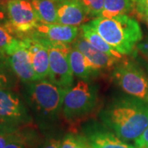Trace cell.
Segmentation results:
<instances>
[{"mask_svg":"<svg viewBox=\"0 0 148 148\" xmlns=\"http://www.w3.org/2000/svg\"><path fill=\"white\" fill-rule=\"evenodd\" d=\"M56 3H64V2H68V1H73V0H54Z\"/></svg>","mask_w":148,"mask_h":148,"instance_id":"obj_32","label":"cell"},{"mask_svg":"<svg viewBox=\"0 0 148 148\" xmlns=\"http://www.w3.org/2000/svg\"><path fill=\"white\" fill-rule=\"evenodd\" d=\"M136 10L138 15H141L145 12H148V0H143L141 3L136 4Z\"/></svg>","mask_w":148,"mask_h":148,"instance_id":"obj_28","label":"cell"},{"mask_svg":"<svg viewBox=\"0 0 148 148\" xmlns=\"http://www.w3.org/2000/svg\"><path fill=\"white\" fill-rule=\"evenodd\" d=\"M112 77L127 95L148 103V76L132 60L119 62L113 68Z\"/></svg>","mask_w":148,"mask_h":148,"instance_id":"obj_6","label":"cell"},{"mask_svg":"<svg viewBox=\"0 0 148 148\" xmlns=\"http://www.w3.org/2000/svg\"><path fill=\"white\" fill-rule=\"evenodd\" d=\"M60 148H91L84 136L75 133L67 134L61 141Z\"/></svg>","mask_w":148,"mask_h":148,"instance_id":"obj_21","label":"cell"},{"mask_svg":"<svg viewBox=\"0 0 148 148\" xmlns=\"http://www.w3.org/2000/svg\"><path fill=\"white\" fill-rule=\"evenodd\" d=\"M69 89L46 79L26 84L25 97L27 104L41 125L47 126L53 123L59 117L63 110L64 96Z\"/></svg>","mask_w":148,"mask_h":148,"instance_id":"obj_3","label":"cell"},{"mask_svg":"<svg viewBox=\"0 0 148 148\" xmlns=\"http://www.w3.org/2000/svg\"><path fill=\"white\" fill-rule=\"evenodd\" d=\"M84 137L91 148H136L102 127H89L86 129Z\"/></svg>","mask_w":148,"mask_h":148,"instance_id":"obj_12","label":"cell"},{"mask_svg":"<svg viewBox=\"0 0 148 148\" xmlns=\"http://www.w3.org/2000/svg\"><path fill=\"white\" fill-rule=\"evenodd\" d=\"M27 44L36 81L46 79L49 73V55L42 39L34 32L21 38Z\"/></svg>","mask_w":148,"mask_h":148,"instance_id":"obj_10","label":"cell"},{"mask_svg":"<svg viewBox=\"0 0 148 148\" xmlns=\"http://www.w3.org/2000/svg\"><path fill=\"white\" fill-rule=\"evenodd\" d=\"M90 19L101 16L105 0H77Z\"/></svg>","mask_w":148,"mask_h":148,"instance_id":"obj_20","label":"cell"},{"mask_svg":"<svg viewBox=\"0 0 148 148\" xmlns=\"http://www.w3.org/2000/svg\"><path fill=\"white\" fill-rule=\"evenodd\" d=\"M138 49L142 52V53L147 56V58H148V41L145 43H142V44H138Z\"/></svg>","mask_w":148,"mask_h":148,"instance_id":"obj_29","label":"cell"},{"mask_svg":"<svg viewBox=\"0 0 148 148\" xmlns=\"http://www.w3.org/2000/svg\"><path fill=\"white\" fill-rule=\"evenodd\" d=\"M7 11L11 28L19 37L31 34L40 23L31 0H12Z\"/></svg>","mask_w":148,"mask_h":148,"instance_id":"obj_8","label":"cell"},{"mask_svg":"<svg viewBox=\"0 0 148 148\" xmlns=\"http://www.w3.org/2000/svg\"><path fill=\"white\" fill-rule=\"evenodd\" d=\"M139 16L145 20V21L147 22V24L148 26V12H143L141 15H139Z\"/></svg>","mask_w":148,"mask_h":148,"instance_id":"obj_30","label":"cell"},{"mask_svg":"<svg viewBox=\"0 0 148 148\" xmlns=\"http://www.w3.org/2000/svg\"><path fill=\"white\" fill-rule=\"evenodd\" d=\"M61 141L62 140L58 139V138H49L38 148H60Z\"/></svg>","mask_w":148,"mask_h":148,"instance_id":"obj_26","label":"cell"},{"mask_svg":"<svg viewBox=\"0 0 148 148\" xmlns=\"http://www.w3.org/2000/svg\"><path fill=\"white\" fill-rule=\"evenodd\" d=\"M10 1H12V0H0V3L4 4V5H7L8 3H9Z\"/></svg>","mask_w":148,"mask_h":148,"instance_id":"obj_31","label":"cell"},{"mask_svg":"<svg viewBox=\"0 0 148 148\" xmlns=\"http://www.w3.org/2000/svg\"><path fill=\"white\" fill-rule=\"evenodd\" d=\"M40 38L47 46L49 50V80L61 87L69 89L73 86L74 80V75L69 62V53L72 46L70 44L53 42L42 37Z\"/></svg>","mask_w":148,"mask_h":148,"instance_id":"obj_7","label":"cell"},{"mask_svg":"<svg viewBox=\"0 0 148 148\" xmlns=\"http://www.w3.org/2000/svg\"><path fill=\"white\" fill-rule=\"evenodd\" d=\"M90 22L106 42L122 55L130 54L143 39L139 23L127 15L100 16Z\"/></svg>","mask_w":148,"mask_h":148,"instance_id":"obj_2","label":"cell"},{"mask_svg":"<svg viewBox=\"0 0 148 148\" xmlns=\"http://www.w3.org/2000/svg\"><path fill=\"white\" fill-rule=\"evenodd\" d=\"M81 32L85 39L96 49L100 50L103 53H107L110 56L115 57V58H120V59L123 58V55L121 53L117 52L114 48L111 47L110 45L102 38L101 35L96 32V30L90 24V22L87 23V24L82 25Z\"/></svg>","mask_w":148,"mask_h":148,"instance_id":"obj_16","label":"cell"},{"mask_svg":"<svg viewBox=\"0 0 148 148\" xmlns=\"http://www.w3.org/2000/svg\"><path fill=\"white\" fill-rule=\"evenodd\" d=\"M133 2H134V3H136V4H138V3H141L143 0H132Z\"/></svg>","mask_w":148,"mask_h":148,"instance_id":"obj_33","label":"cell"},{"mask_svg":"<svg viewBox=\"0 0 148 148\" xmlns=\"http://www.w3.org/2000/svg\"><path fill=\"white\" fill-rule=\"evenodd\" d=\"M4 148H33L32 135L25 131L21 138L11 142Z\"/></svg>","mask_w":148,"mask_h":148,"instance_id":"obj_22","label":"cell"},{"mask_svg":"<svg viewBox=\"0 0 148 148\" xmlns=\"http://www.w3.org/2000/svg\"><path fill=\"white\" fill-rule=\"evenodd\" d=\"M8 66L18 79L27 84L36 81L30 53L25 40L21 39L15 47L6 55Z\"/></svg>","mask_w":148,"mask_h":148,"instance_id":"obj_9","label":"cell"},{"mask_svg":"<svg viewBox=\"0 0 148 148\" xmlns=\"http://www.w3.org/2000/svg\"><path fill=\"white\" fill-rule=\"evenodd\" d=\"M69 62L74 76L81 80L89 81L96 73L91 68L85 56L77 49L72 47L69 53Z\"/></svg>","mask_w":148,"mask_h":148,"instance_id":"obj_15","label":"cell"},{"mask_svg":"<svg viewBox=\"0 0 148 148\" xmlns=\"http://www.w3.org/2000/svg\"><path fill=\"white\" fill-rule=\"evenodd\" d=\"M58 23L65 26L78 27L90 18L77 0L58 3Z\"/></svg>","mask_w":148,"mask_h":148,"instance_id":"obj_14","label":"cell"},{"mask_svg":"<svg viewBox=\"0 0 148 148\" xmlns=\"http://www.w3.org/2000/svg\"><path fill=\"white\" fill-rule=\"evenodd\" d=\"M0 133H5V132H3L2 130H1V128H0Z\"/></svg>","mask_w":148,"mask_h":148,"instance_id":"obj_34","label":"cell"},{"mask_svg":"<svg viewBox=\"0 0 148 148\" xmlns=\"http://www.w3.org/2000/svg\"><path fill=\"white\" fill-rule=\"evenodd\" d=\"M26 127L19 129L17 131L12 132H7V133H0V148H4L5 146L12 141L17 140L21 138L24 134V130Z\"/></svg>","mask_w":148,"mask_h":148,"instance_id":"obj_23","label":"cell"},{"mask_svg":"<svg viewBox=\"0 0 148 148\" xmlns=\"http://www.w3.org/2000/svg\"><path fill=\"white\" fill-rule=\"evenodd\" d=\"M101 119L122 140L135 141L148 127V103L131 95L119 98L101 112Z\"/></svg>","mask_w":148,"mask_h":148,"instance_id":"obj_1","label":"cell"},{"mask_svg":"<svg viewBox=\"0 0 148 148\" xmlns=\"http://www.w3.org/2000/svg\"><path fill=\"white\" fill-rule=\"evenodd\" d=\"M134 143L136 148H148V127L143 134L134 141Z\"/></svg>","mask_w":148,"mask_h":148,"instance_id":"obj_25","label":"cell"},{"mask_svg":"<svg viewBox=\"0 0 148 148\" xmlns=\"http://www.w3.org/2000/svg\"><path fill=\"white\" fill-rule=\"evenodd\" d=\"M73 47L82 52L96 73H100L101 70L114 68L121 60L120 58L113 57L96 49L85 39L82 32L73 42Z\"/></svg>","mask_w":148,"mask_h":148,"instance_id":"obj_11","label":"cell"},{"mask_svg":"<svg viewBox=\"0 0 148 148\" xmlns=\"http://www.w3.org/2000/svg\"><path fill=\"white\" fill-rule=\"evenodd\" d=\"M98 90L88 81L80 80L64 96L62 114L66 120L74 122L92 113L97 106Z\"/></svg>","mask_w":148,"mask_h":148,"instance_id":"obj_4","label":"cell"},{"mask_svg":"<svg viewBox=\"0 0 148 148\" xmlns=\"http://www.w3.org/2000/svg\"><path fill=\"white\" fill-rule=\"evenodd\" d=\"M134 8L132 0H105L101 13L103 17H114L119 15H127Z\"/></svg>","mask_w":148,"mask_h":148,"instance_id":"obj_18","label":"cell"},{"mask_svg":"<svg viewBox=\"0 0 148 148\" xmlns=\"http://www.w3.org/2000/svg\"><path fill=\"white\" fill-rule=\"evenodd\" d=\"M21 38L11 28L9 23L0 26V55L6 57L7 54L16 46Z\"/></svg>","mask_w":148,"mask_h":148,"instance_id":"obj_19","label":"cell"},{"mask_svg":"<svg viewBox=\"0 0 148 148\" xmlns=\"http://www.w3.org/2000/svg\"><path fill=\"white\" fill-rule=\"evenodd\" d=\"M8 24V16L7 11V5L0 3V26Z\"/></svg>","mask_w":148,"mask_h":148,"instance_id":"obj_27","label":"cell"},{"mask_svg":"<svg viewBox=\"0 0 148 148\" xmlns=\"http://www.w3.org/2000/svg\"><path fill=\"white\" fill-rule=\"evenodd\" d=\"M33 32L38 36L53 42L71 44L78 36L79 28L77 27L61 25L58 23L45 24L40 22Z\"/></svg>","mask_w":148,"mask_h":148,"instance_id":"obj_13","label":"cell"},{"mask_svg":"<svg viewBox=\"0 0 148 148\" xmlns=\"http://www.w3.org/2000/svg\"><path fill=\"white\" fill-rule=\"evenodd\" d=\"M11 86L10 77L5 68L0 63V88H8Z\"/></svg>","mask_w":148,"mask_h":148,"instance_id":"obj_24","label":"cell"},{"mask_svg":"<svg viewBox=\"0 0 148 148\" xmlns=\"http://www.w3.org/2000/svg\"><path fill=\"white\" fill-rule=\"evenodd\" d=\"M32 117L25 103L9 88H0V128L12 132L28 127Z\"/></svg>","mask_w":148,"mask_h":148,"instance_id":"obj_5","label":"cell"},{"mask_svg":"<svg viewBox=\"0 0 148 148\" xmlns=\"http://www.w3.org/2000/svg\"><path fill=\"white\" fill-rule=\"evenodd\" d=\"M31 2L41 23H58V3L54 0H31Z\"/></svg>","mask_w":148,"mask_h":148,"instance_id":"obj_17","label":"cell"}]
</instances>
